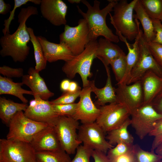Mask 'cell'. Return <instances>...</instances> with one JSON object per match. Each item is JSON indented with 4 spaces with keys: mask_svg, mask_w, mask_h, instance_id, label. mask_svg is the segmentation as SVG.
<instances>
[{
    "mask_svg": "<svg viewBox=\"0 0 162 162\" xmlns=\"http://www.w3.org/2000/svg\"><path fill=\"white\" fill-rule=\"evenodd\" d=\"M38 14L37 8L34 6L21 9L17 16L19 25L16 30L11 34L7 33L0 39V54L2 57L10 56L15 62L25 60L29 54L30 47L28 44L30 41L26 22L31 16Z\"/></svg>",
    "mask_w": 162,
    "mask_h": 162,
    "instance_id": "obj_1",
    "label": "cell"
},
{
    "mask_svg": "<svg viewBox=\"0 0 162 162\" xmlns=\"http://www.w3.org/2000/svg\"><path fill=\"white\" fill-rule=\"evenodd\" d=\"M109 3L101 10L100 8V2L95 0L93 6L86 0H82V2L87 8L86 13L83 12L78 6H77L78 12L87 21L89 30L90 41L97 40L99 36L112 42L118 43L119 39L118 36L113 34L107 26L106 17L108 14L112 11L118 2L117 0H108Z\"/></svg>",
    "mask_w": 162,
    "mask_h": 162,
    "instance_id": "obj_2",
    "label": "cell"
},
{
    "mask_svg": "<svg viewBox=\"0 0 162 162\" xmlns=\"http://www.w3.org/2000/svg\"><path fill=\"white\" fill-rule=\"evenodd\" d=\"M138 0H133L130 3L126 0L118 2L113 9L114 14L110 16L111 23L116 31L119 32L129 40H135L140 30V22L133 19V12Z\"/></svg>",
    "mask_w": 162,
    "mask_h": 162,
    "instance_id": "obj_3",
    "label": "cell"
},
{
    "mask_svg": "<svg viewBox=\"0 0 162 162\" xmlns=\"http://www.w3.org/2000/svg\"><path fill=\"white\" fill-rule=\"evenodd\" d=\"M98 46L97 40L90 41L84 51L80 54L75 56L71 60L65 62L62 70L68 78H74L77 74L82 79L83 87L89 85L90 81L88 78L92 75L91 68L93 61L96 57Z\"/></svg>",
    "mask_w": 162,
    "mask_h": 162,
    "instance_id": "obj_4",
    "label": "cell"
},
{
    "mask_svg": "<svg viewBox=\"0 0 162 162\" xmlns=\"http://www.w3.org/2000/svg\"><path fill=\"white\" fill-rule=\"evenodd\" d=\"M49 126L27 117L22 111L18 112L8 124L9 131L6 139L30 143L38 132Z\"/></svg>",
    "mask_w": 162,
    "mask_h": 162,
    "instance_id": "obj_5",
    "label": "cell"
},
{
    "mask_svg": "<svg viewBox=\"0 0 162 162\" xmlns=\"http://www.w3.org/2000/svg\"><path fill=\"white\" fill-rule=\"evenodd\" d=\"M0 162H36V152L29 143L0 139Z\"/></svg>",
    "mask_w": 162,
    "mask_h": 162,
    "instance_id": "obj_6",
    "label": "cell"
},
{
    "mask_svg": "<svg viewBox=\"0 0 162 162\" xmlns=\"http://www.w3.org/2000/svg\"><path fill=\"white\" fill-rule=\"evenodd\" d=\"M60 43L66 45L74 56L82 52L90 42L89 30L86 20L80 19L77 26H64V31L59 35Z\"/></svg>",
    "mask_w": 162,
    "mask_h": 162,
    "instance_id": "obj_7",
    "label": "cell"
},
{
    "mask_svg": "<svg viewBox=\"0 0 162 162\" xmlns=\"http://www.w3.org/2000/svg\"><path fill=\"white\" fill-rule=\"evenodd\" d=\"M79 123L71 117L60 116L54 127L62 149L69 154H74L82 143L77 133Z\"/></svg>",
    "mask_w": 162,
    "mask_h": 162,
    "instance_id": "obj_8",
    "label": "cell"
},
{
    "mask_svg": "<svg viewBox=\"0 0 162 162\" xmlns=\"http://www.w3.org/2000/svg\"><path fill=\"white\" fill-rule=\"evenodd\" d=\"M138 36L140 48L139 57L131 71L127 85L141 80L146 73L149 70L153 71L160 76H162V69L152 55L142 29H140Z\"/></svg>",
    "mask_w": 162,
    "mask_h": 162,
    "instance_id": "obj_9",
    "label": "cell"
},
{
    "mask_svg": "<svg viewBox=\"0 0 162 162\" xmlns=\"http://www.w3.org/2000/svg\"><path fill=\"white\" fill-rule=\"evenodd\" d=\"M100 113L95 122L105 133L121 125L131 115L129 109L118 102L110 103L99 107Z\"/></svg>",
    "mask_w": 162,
    "mask_h": 162,
    "instance_id": "obj_10",
    "label": "cell"
},
{
    "mask_svg": "<svg viewBox=\"0 0 162 162\" xmlns=\"http://www.w3.org/2000/svg\"><path fill=\"white\" fill-rule=\"evenodd\" d=\"M130 116V125L141 140L148 135L156 123L162 119V114L158 113L151 104L142 105L133 111Z\"/></svg>",
    "mask_w": 162,
    "mask_h": 162,
    "instance_id": "obj_11",
    "label": "cell"
},
{
    "mask_svg": "<svg viewBox=\"0 0 162 162\" xmlns=\"http://www.w3.org/2000/svg\"><path fill=\"white\" fill-rule=\"evenodd\" d=\"M78 130L79 140L90 149L106 154L110 149L114 147L106 140L105 132L95 122L82 124Z\"/></svg>",
    "mask_w": 162,
    "mask_h": 162,
    "instance_id": "obj_12",
    "label": "cell"
},
{
    "mask_svg": "<svg viewBox=\"0 0 162 162\" xmlns=\"http://www.w3.org/2000/svg\"><path fill=\"white\" fill-rule=\"evenodd\" d=\"M30 101L24 114L28 118L36 122L54 127L60 116L55 112L50 101L44 100L38 96Z\"/></svg>",
    "mask_w": 162,
    "mask_h": 162,
    "instance_id": "obj_13",
    "label": "cell"
},
{
    "mask_svg": "<svg viewBox=\"0 0 162 162\" xmlns=\"http://www.w3.org/2000/svg\"><path fill=\"white\" fill-rule=\"evenodd\" d=\"M91 87L89 85L83 87L80 92L79 101L73 118L80 121L82 124L96 122L100 113L99 108L94 103L91 98Z\"/></svg>",
    "mask_w": 162,
    "mask_h": 162,
    "instance_id": "obj_14",
    "label": "cell"
},
{
    "mask_svg": "<svg viewBox=\"0 0 162 162\" xmlns=\"http://www.w3.org/2000/svg\"><path fill=\"white\" fill-rule=\"evenodd\" d=\"M115 88L117 102L125 105L131 114L144 103V96L141 80L131 85L117 84Z\"/></svg>",
    "mask_w": 162,
    "mask_h": 162,
    "instance_id": "obj_15",
    "label": "cell"
},
{
    "mask_svg": "<svg viewBox=\"0 0 162 162\" xmlns=\"http://www.w3.org/2000/svg\"><path fill=\"white\" fill-rule=\"evenodd\" d=\"M40 10L42 16L53 25H66L68 7L62 0H42Z\"/></svg>",
    "mask_w": 162,
    "mask_h": 162,
    "instance_id": "obj_16",
    "label": "cell"
},
{
    "mask_svg": "<svg viewBox=\"0 0 162 162\" xmlns=\"http://www.w3.org/2000/svg\"><path fill=\"white\" fill-rule=\"evenodd\" d=\"M30 143L36 152L62 149L54 127L50 126L38 132Z\"/></svg>",
    "mask_w": 162,
    "mask_h": 162,
    "instance_id": "obj_17",
    "label": "cell"
},
{
    "mask_svg": "<svg viewBox=\"0 0 162 162\" xmlns=\"http://www.w3.org/2000/svg\"><path fill=\"white\" fill-rule=\"evenodd\" d=\"M37 37L42 46L47 62L51 63L62 60L66 62L71 60L74 57L65 44L50 42L41 36Z\"/></svg>",
    "mask_w": 162,
    "mask_h": 162,
    "instance_id": "obj_18",
    "label": "cell"
},
{
    "mask_svg": "<svg viewBox=\"0 0 162 162\" xmlns=\"http://www.w3.org/2000/svg\"><path fill=\"white\" fill-rule=\"evenodd\" d=\"M28 73L22 77V82L29 88L34 96H38L44 100H48L54 95V94L48 89L44 80L35 68H30Z\"/></svg>",
    "mask_w": 162,
    "mask_h": 162,
    "instance_id": "obj_19",
    "label": "cell"
},
{
    "mask_svg": "<svg viewBox=\"0 0 162 162\" xmlns=\"http://www.w3.org/2000/svg\"><path fill=\"white\" fill-rule=\"evenodd\" d=\"M144 96L143 104H151L162 90V79L151 70L146 72L141 80Z\"/></svg>",
    "mask_w": 162,
    "mask_h": 162,
    "instance_id": "obj_20",
    "label": "cell"
},
{
    "mask_svg": "<svg viewBox=\"0 0 162 162\" xmlns=\"http://www.w3.org/2000/svg\"><path fill=\"white\" fill-rule=\"evenodd\" d=\"M104 66L107 76L105 86L101 88H98L95 86L94 80L90 81L92 92L96 94L97 98L94 104L99 107L105 105L107 103L117 102L115 88L112 86V84L109 68L108 66Z\"/></svg>",
    "mask_w": 162,
    "mask_h": 162,
    "instance_id": "obj_21",
    "label": "cell"
},
{
    "mask_svg": "<svg viewBox=\"0 0 162 162\" xmlns=\"http://www.w3.org/2000/svg\"><path fill=\"white\" fill-rule=\"evenodd\" d=\"M123 52L118 45L105 38H100L98 41L96 57L104 65L108 66Z\"/></svg>",
    "mask_w": 162,
    "mask_h": 162,
    "instance_id": "obj_22",
    "label": "cell"
},
{
    "mask_svg": "<svg viewBox=\"0 0 162 162\" xmlns=\"http://www.w3.org/2000/svg\"><path fill=\"white\" fill-rule=\"evenodd\" d=\"M136 14L133 18L140 21L143 29L144 37L147 43L152 42L154 39L156 33L152 20L145 11L140 0H138L134 8Z\"/></svg>",
    "mask_w": 162,
    "mask_h": 162,
    "instance_id": "obj_23",
    "label": "cell"
},
{
    "mask_svg": "<svg viewBox=\"0 0 162 162\" xmlns=\"http://www.w3.org/2000/svg\"><path fill=\"white\" fill-rule=\"evenodd\" d=\"M22 82H15L10 78L0 76V94H8L19 98L22 103L26 104L28 101L24 94L33 95L32 92L24 89L22 87Z\"/></svg>",
    "mask_w": 162,
    "mask_h": 162,
    "instance_id": "obj_24",
    "label": "cell"
},
{
    "mask_svg": "<svg viewBox=\"0 0 162 162\" xmlns=\"http://www.w3.org/2000/svg\"><path fill=\"white\" fill-rule=\"evenodd\" d=\"M28 106L26 104L19 103L0 98V118L4 123L8 125L14 116L18 112L26 110Z\"/></svg>",
    "mask_w": 162,
    "mask_h": 162,
    "instance_id": "obj_25",
    "label": "cell"
},
{
    "mask_svg": "<svg viewBox=\"0 0 162 162\" xmlns=\"http://www.w3.org/2000/svg\"><path fill=\"white\" fill-rule=\"evenodd\" d=\"M130 124L129 118L120 126L108 132L106 139L109 143L113 146L121 142L133 144L134 138L128 130Z\"/></svg>",
    "mask_w": 162,
    "mask_h": 162,
    "instance_id": "obj_26",
    "label": "cell"
},
{
    "mask_svg": "<svg viewBox=\"0 0 162 162\" xmlns=\"http://www.w3.org/2000/svg\"><path fill=\"white\" fill-rule=\"evenodd\" d=\"M128 48V52L127 55V66L124 76L117 84H128L130 80L131 71L136 63L140 54V48L138 35L135 40L134 43L130 44L128 42L125 44Z\"/></svg>",
    "mask_w": 162,
    "mask_h": 162,
    "instance_id": "obj_27",
    "label": "cell"
},
{
    "mask_svg": "<svg viewBox=\"0 0 162 162\" xmlns=\"http://www.w3.org/2000/svg\"><path fill=\"white\" fill-rule=\"evenodd\" d=\"M34 48V55L35 61V70L39 72L45 69L46 65L47 60L44 56L42 46L31 27H27Z\"/></svg>",
    "mask_w": 162,
    "mask_h": 162,
    "instance_id": "obj_28",
    "label": "cell"
},
{
    "mask_svg": "<svg viewBox=\"0 0 162 162\" xmlns=\"http://www.w3.org/2000/svg\"><path fill=\"white\" fill-rule=\"evenodd\" d=\"M64 150L36 152V162H70L71 158Z\"/></svg>",
    "mask_w": 162,
    "mask_h": 162,
    "instance_id": "obj_29",
    "label": "cell"
},
{
    "mask_svg": "<svg viewBox=\"0 0 162 162\" xmlns=\"http://www.w3.org/2000/svg\"><path fill=\"white\" fill-rule=\"evenodd\" d=\"M145 11L152 19H162V0H140Z\"/></svg>",
    "mask_w": 162,
    "mask_h": 162,
    "instance_id": "obj_30",
    "label": "cell"
},
{
    "mask_svg": "<svg viewBox=\"0 0 162 162\" xmlns=\"http://www.w3.org/2000/svg\"><path fill=\"white\" fill-rule=\"evenodd\" d=\"M134 152L136 162H162L161 157L154 151L144 150L138 144H134Z\"/></svg>",
    "mask_w": 162,
    "mask_h": 162,
    "instance_id": "obj_31",
    "label": "cell"
},
{
    "mask_svg": "<svg viewBox=\"0 0 162 162\" xmlns=\"http://www.w3.org/2000/svg\"><path fill=\"white\" fill-rule=\"evenodd\" d=\"M113 71L118 83L123 78L127 66V55L123 52L110 63Z\"/></svg>",
    "mask_w": 162,
    "mask_h": 162,
    "instance_id": "obj_32",
    "label": "cell"
},
{
    "mask_svg": "<svg viewBox=\"0 0 162 162\" xmlns=\"http://www.w3.org/2000/svg\"><path fill=\"white\" fill-rule=\"evenodd\" d=\"M14 5L11 10L10 11V14L8 18L4 20L3 25L4 27L2 30L4 35L7 33H10L9 26L11 21L14 19L15 13L16 9L22 5L26 4L28 2H31L35 4H40L41 0H14Z\"/></svg>",
    "mask_w": 162,
    "mask_h": 162,
    "instance_id": "obj_33",
    "label": "cell"
},
{
    "mask_svg": "<svg viewBox=\"0 0 162 162\" xmlns=\"http://www.w3.org/2000/svg\"><path fill=\"white\" fill-rule=\"evenodd\" d=\"M134 144L125 142H121L116 146L110 149L107 152V155L111 159L122 154L131 152L134 149Z\"/></svg>",
    "mask_w": 162,
    "mask_h": 162,
    "instance_id": "obj_34",
    "label": "cell"
},
{
    "mask_svg": "<svg viewBox=\"0 0 162 162\" xmlns=\"http://www.w3.org/2000/svg\"><path fill=\"white\" fill-rule=\"evenodd\" d=\"M54 110L59 116L73 117L77 106V103L64 104H52Z\"/></svg>",
    "mask_w": 162,
    "mask_h": 162,
    "instance_id": "obj_35",
    "label": "cell"
},
{
    "mask_svg": "<svg viewBox=\"0 0 162 162\" xmlns=\"http://www.w3.org/2000/svg\"><path fill=\"white\" fill-rule=\"evenodd\" d=\"M81 91V90H80L74 93L68 92H64L60 96L50 102L52 104H64L74 103L77 98L80 97Z\"/></svg>",
    "mask_w": 162,
    "mask_h": 162,
    "instance_id": "obj_36",
    "label": "cell"
},
{
    "mask_svg": "<svg viewBox=\"0 0 162 162\" xmlns=\"http://www.w3.org/2000/svg\"><path fill=\"white\" fill-rule=\"evenodd\" d=\"M93 151L83 145H80L76 149L75 157L70 162H90Z\"/></svg>",
    "mask_w": 162,
    "mask_h": 162,
    "instance_id": "obj_37",
    "label": "cell"
},
{
    "mask_svg": "<svg viewBox=\"0 0 162 162\" xmlns=\"http://www.w3.org/2000/svg\"><path fill=\"white\" fill-rule=\"evenodd\" d=\"M148 135L154 137L151 150L154 151L162 142V119L156 123L153 129Z\"/></svg>",
    "mask_w": 162,
    "mask_h": 162,
    "instance_id": "obj_38",
    "label": "cell"
},
{
    "mask_svg": "<svg viewBox=\"0 0 162 162\" xmlns=\"http://www.w3.org/2000/svg\"><path fill=\"white\" fill-rule=\"evenodd\" d=\"M0 73L8 78H19L23 76L24 70L22 68H14L4 65L0 67Z\"/></svg>",
    "mask_w": 162,
    "mask_h": 162,
    "instance_id": "obj_39",
    "label": "cell"
},
{
    "mask_svg": "<svg viewBox=\"0 0 162 162\" xmlns=\"http://www.w3.org/2000/svg\"><path fill=\"white\" fill-rule=\"evenodd\" d=\"M147 45L154 59L162 69V45L152 42L147 43Z\"/></svg>",
    "mask_w": 162,
    "mask_h": 162,
    "instance_id": "obj_40",
    "label": "cell"
},
{
    "mask_svg": "<svg viewBox=\"0 0 162 162\" xmlns=\"http://www.w3.org/2000/svg\"><path fill=\"white\" fill-rule=\"evenodd\" d=\"M152 19L156 33L155 38L152 42L162 45V23L160 20Z\"/></svg>",
    "mask_w": 162,
    "mask_h": 162,
    "instance_id": "obj_41",
    "label": "cell"
},
{
    "mask_svg": "<svg viewBox=\"0 0 162 162\" xmlns=\"http://www.w3.org/2000/svg\"><path fill=\"white\" fill-rule=\"evenodd\" d=\"M110 160L111 162H136L134 149L131 152L122 154Z\"/></svg>",
    "mask_w": 162,
    "mask_h": 162,
    "instance_id": "obj_42",
    "label": "cell"
},
{
    "mask_svg": "<svg viewBox=\"0 0 162 162\" xmlns=\"http://www.w3.org/2000/svg\"><path fill=\"white\" fill-rule=\"evenodd\" d=\"M92 157L94 162H111L106 154L100 151L93 150Z\"/></svg>",
    "mask_w": 162,
    "mask_h": 162,
    "instance_id": "obj_43",
    "label": "cell"
},
{
    "mask_svg": "<svg viewBox=\"0 0 162 162\" xmlns=\"http://www.w3.org/2000/svg\"><path fill=\"white\" fill-rule=\"evenodd\" d=\"M151 104L158 113L162 114V92L160 91Z\"/></svg>",
    "mask_w": 162,
    "mask_h": 162,
    "instance_id": "obj_44",
    "label": "cell"
},
{
    "mask_svg": "<svg viewBox=\"0 0 162 162\" xmlns=\"http://www.w3.org/2000/svg\"><path fill=\"white\" fill-rule=\"evenodd\" d=\"M11 5L8 3H6L3 0H0V14L5 15L9 12H10Z\"/></svg>",
    "mask_w": 162,
    "mask_h": 162,
    "instance_id": "obj_45",
    "label": "cell"
},
{
    "mask_svg": "<svg viewBox=\"0 0 162 162\" xmlns=\"http://www.w3.org/2000/svg\"><path fill=\"white\" fill-rule=\"evenodd\" d=\"M80 90H81V88L76 82L70 81L68 92L74 93Z\"/></svg>",
    "mask_w": 162,
    "mask_h": 162,
    "instance_id": "obj_46",
    "label": "cell"
},
{
    "mask_svg": "<svg viewBox=\"0 0 162 162\" xmlns=\"http://www.w3.org/2000/svg\"><path fill=\"white\" fill-rule=\"evenodd\" d=\"M70 80L68 79L63 80L60 84V88L61 91L64 92L68 91L70 82Z\"/></svg>",
    "mask_w": 162,
    "mask_h": 162,
    "instance_id": "obj_47",
    "label": "cell"
},
{
    "mask_svg": "<svg viewBox=\"0 0 162 162\" xmlns=\"http://www.w3.org/2000/svg\"><path fill=\"white\" fill-rule=\"evenodd\" d=\"M154 150L156 154L161 157L162 159V142L155 148Z\"/></svg>",
    "mask_w": 162,
    "mask_h": 162,
    "instance_id": "obj_48",
    "label": "cell"
},
{
    "mask_svg": "<svg viewBox=\"0 0 162 162\" xmlns=\"http://www.w3.org/2000/svg\"><path fill=\"white\" fill-rule=\"evenodd\" d=\"M68 2L71 4H79L81 2V0H68Z\"/></svg>",
    "mask_w": 162,
    "mask_h": 162,
    "instance_id": "obj_49",
    "label": "cell"
},
{
    "mask_svg": "<svg viewBox=\"0 0 162 162\" xmlns=\"http://www.w3.org/2000/svg\"><path fill=\"white\" fill-rule=\"evenodd\" d=\"M161 22L162 23V20H161Z\"/></svg>",
    "mask_w": 162,
    "mask_h": 162,
    "instance_id": "obj_50",
    "label": "cell"
},
{
    "mask_svg": "<svg viewBox=\"0 0 162 162\" xmlns=\"http://www.w3.org/2000/svg\"><path fill=\"white\" fill-rule=\"evenodd\" d=\"M161 78H162V77H161Z\"/></svg>",
    "mask_w": 162,
    "mask_h": 162,
    "instance_id": "obj_51",
    "label": "cell"
}]
</instances>
